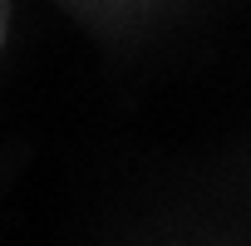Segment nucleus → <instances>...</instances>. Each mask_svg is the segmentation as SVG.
Returning <instances> with one entry per match:
<instances>
[{
    "label": "nucleus",
    "mask_w": 251,
    "mask_h": 246,
    "mask_svg": "<svg viewBox=\"0 0 251 246\" xmlns=\"http://www.w3.org/2000/svg\"><path fill=\"white\" fill-rule=\"evenodd\" d=\"M5 30H10V0H0V45H5Z\"/></svg>",
    "instance_id": "obj_1"
}]
</instances>
